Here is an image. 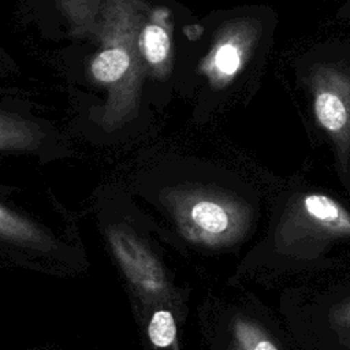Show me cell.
I'll return each instance as SVG.
<instances>
[{
    "label": "cell",
    "mask_w": 350,
    "mask_h": 350,
    "mask_svg": "<svg viewBox=\"0 0 350 350\" xmlns=\"http://www.w3.org/2000/svg\"><path fill=\"white\" fill-rule=\"evenodd\" d=\"M308 119L334 157L335 174L350 193V41L324 40L293 63Z\"/></svg>",
    "instance_id": "cell-1"
},
{
    "label": "cell",
    "mask_w": 350,
    "mask_h": 350,
    "mask_svg": "<svg viewBox=\"0 0 350 350\" xmlns=\"http://www.w3.org/2000/svg\"><path fill=\"white\" fill-rule=\"evenodd\" d=\"M278 14L265 4L243 5L224 15L213 33L198 72L216 94H253L275 42Z\"/></svg>",
    "instance_id": "cell-2"
},
{
    "label": "cell",
    "mask_w": 350,
    "mask_h": 350,
    "mask_svg": "<svg viewBox=\"0 0 350 350\" xmlns=\"http://www.w3.org/2000/svg\"><path fill=\"white\" fill-rule=\"evenodd\" d=\"M180 234L190 242L221 249L239 243L252 231L256 205L245 189L191 185L168 196Z\"/></svg>",
    "instance_id": "cell-3"
},
{
    "label": "cell",
    "mask_w": 350,
    "mask_h": 350,
    "mask_svg": "<svg viewBox=\"0 0 350 350\" xmlns=\"http://www.w3.org/2000/svg\"><path fill=\"white\" fill-rule=\"evenodd\" d=\"M345 239H350V209L335 196L306 185L293 186L283 194L272 230L275 252L314 258Z\"/></svg>",
    "instance_id": "cell-4"
},
{
    "label": "cell",
    "mask_w": 350,
    "mask_h": 350,
    "mask_svg": "<svg viewBox=\"0 0 350 350\" xmlns=\"http://www.w3.org/2000/svg\"><path fill=\"white\" fill-rule=\"evenodd\" d=\"M109 245L127 279L138 291L149 298H163L167 294V279L160 262L134 234L124 228L108 231Z\"/></svg>",
    "instance_id": "cell-5"
},
{
    "label": "cell",
    "mask_w": 350,
    "mask_h": 350,
    "mask_svg": "<svg viewBox=\"0 0 350 350\" xmlns=\"http://www.w3.org/2000/svg\"><path fill=\"white\" fill-rule=\"evenodd\" d=\"M133 63L130 45L119 38H112L109 44L98 52L90 64L93 78L101 83L119 82L130 70Z\"/></svg>",
    "instance_id": "cell-6"
},
{
    "label": "cell",
    "mask_w": 350,
    "mask_h": 350,
    "mask_svg": "<svg viewBox=\"0 0 350 350\" xmlns=\"http://www.w3.org/2000/svg\"><path fill=\"white\" fill-rule=\"evenodd\" d=\"M165 16L167 10H156L152 21L144 26L141 33L139 46L142 55L145 60L154 68H161L167 64L171 51V38L165 23Z\"/></svg>",
    "instance_id": "cell-7"
},
{
    "label": "cell",
    "mask_w": 350,
    "mask_h": 350,
    "mask_svg": "<svg viewBox=\"0 0 350 350\" xmlns=\"http://www.w3.org/2000/svg\"><path fill=\"white\" fill-rule=\"evenodd\" d=\"M0 237L23 246H31V247H40V249H49L52 246V239L40 227H37L29 219L3 206L1 204H0Z\"/></svg>",
    "instance_id": "cell-8"
},
{
    "label": "cell",
    "mask_w": 350,
    "mask_h": 350,
    "mask_svg": "<svg viewBox=\"0 0 350 350\" xmlns=\"http://www.w3.org/2000/svg\"><path fill=\"white\" fill-rule=\"evenodd\" d=\"M42 138L41 130L19 118L0 113V150L33 149Z\"/></svg>",
    "instance_id": "cell-9"
},
{
    "label": "cell",
    "mask_w": 350,
    "mask_h": 350,
    "mask_svg": "<svg viewBox=\"0 0 350 350\" xmlns=\"http://www.w3.org/2000/svg\"><path fill=\"white\" fill-rule=\"evenodd\" d=\"M232 335L238 350H279L261 325L242 316L232 321Z\"/></svg>",
    "instance_id": "cell-10"
},
{
    "label": "cell",
    "mask_w": 350,
    "mask_h": 350,
    "mask_svg": "<svg viewBox=\"0 0 350 350\" xmlns=\"http://www.w3.org/2000/svg\"><path fill=\"white\" fill-rule=\"evenodd\" d=\"M148 335L152 345L157 349H164L172 345L176 339V324L170 310H156L148 325Z\"/></svg>",
    "instance_id": "cell-11"
},
{
    "label": "cell",
    "mask_w": 350,
    "mask_h": 350,
    "mask_svg": "<svg viewBox=\"0 0 350 350\" xmlns=\"http://www.w3.org/2000/svg\"><path fill=\"white\" fill-rule=\"evenodd\" d=\"M329 323L338 335L350 343V298H346L331 309Z\"/></svg>",
    "instance_id": "cell-12"
},
{
    "label": "cell",
    "mask_w": 350,
    "mask_h": 350,
    "mask_svg": "<svg viewBox=\"0 0 350 350\" xmlns=\"http://www.w3.org/2000/svg\"><path fill=\"white\" fill-rule=\"evenodd\" d=\"M335 16L340 21H350V0H345L336 10Z\"/></svg>",
    "instance_id": "cell-13"
},
{
    "label": "cell",
    "mask_w": 350,
    "mask_h": 350,
    "mask_svg": "<svg viewBox=\"0 0 350 350\" xmlns=\"http://www.w3.org/2000/svg\"><path fill=\"white\" fill-rule=\"evenodd\" d=\"M230 350H238V349H237V347H235V345L232 343V345H231V349H230Z\"/></svg>",
    "instance_id": "cell-14"
}]
</instances>
